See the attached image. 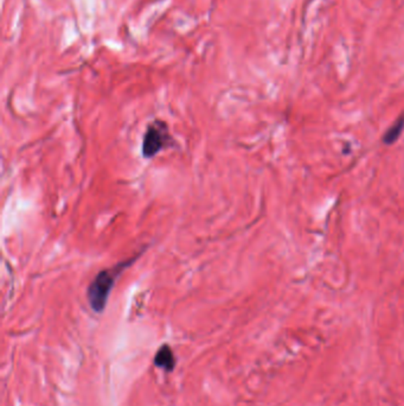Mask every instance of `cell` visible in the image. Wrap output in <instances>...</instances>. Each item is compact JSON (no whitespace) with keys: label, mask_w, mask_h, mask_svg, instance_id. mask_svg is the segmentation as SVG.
<instances>
[{"label":"cell","mask_w":404,"mask_h":406,"mask_svg":"<svg viewBox=\"0 0 404 406\" xmlns=\"http://www.w3.org/2000/svg\"><path fill=\"white\" fill-rule=\"evenodd\" d=\"M137 256L128 261H120L112 268H105L95 276L87 290V300L95 312H103L106 309L107 302L110 300V292L126 268L133 264Z\"/></svg>","instance_id":"1"},{"label":"cell","mask_w":404,"mask_h":406,"mask_svg":"<svg viewBox=\"0 0 404 406\" xmlns=\"http://www.w3.org/2000/svg\"><path fill=\"white\" fill-rule=\"evenodd\" d=\"M172 137L170 134L169 126L163 120H154L151 122L142 139V156L145 158H154L160 151L165 150L171 146Z\"/></svg>","instance_id":"2"},{"label":"cell","mask_w":404,"mask_h":406,"mask_svg":"<svg viewBox=\"0 0 404 406\" xmlns=\"http://www.w3.org/2000/svg\"><path fill=\"white\" fill-rule=\"evenodd\" d=\"M154 365L165 370L166 372H172L176 366V358L173 354L172 348L169 345H163L154 356Z\"/></svg>","instance_id":"3"},{"label":"cell","mask_w":404,"mask_h":406,"mask_svg":"<svg viewBox=\"0 0 404 406\" xmlns=\"http://www.w3.org/2000/svg\"><path fill=\"white\" fill-rule=\"evenodd\" d=\"M404 125V119H400L398 122H396V125L395 126L391 127L390 131H389L387 136H385V142L387 143H393L395 139L400 136L401 130H402V127Z\"/></svg>","instance_id":"4"}]
</instances>
